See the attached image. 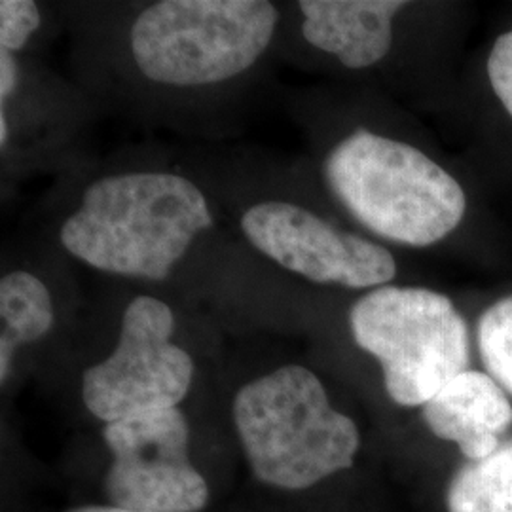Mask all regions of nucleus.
I'll return each instance as SVG.
<instances>
[{
    "instance_id": "nucleus-1",
    "label": "nucleus",
    "mask_w": 512,
    "mask_h": 512,
    "mask_svg": "<svg viewBox=\"0 0 512 512\" xmlns=\"http://www.w3.org/2000/svg\"><path fill=\"white\" fill-rule=\"evenodd\" d=\"M213 226L202 188L173 171H128L93 181L63 220V249L93 270L164 281Z\"/></svg>"
},
{
    "instance_id": "nucleus-2",
    "label": "nucleus",
    "mask_w": 512,
    "mask_h": 512,
    "mask_svg": "<svg viewBox=\"0 0 512 512\" xmlns=\"http://www.w3.org/2000/svg\"><path fill=\"white\" fill-rule=\"evenodd\" d=\"M232 423L249 473L275 494H308L348 473L363 444L359 425L334 408L317 372L296 363L241 385Z\"/></svg>"
},
{
    "instance_id": "nucleus-3",
    "label": "nucleus",
    "mask_w": 512,
    "mask_h": 512,
    "mask_svg": "<svg viewBox=\"0 0 512 512\" xmlns=\"http://www.w3.org/2000/svg\"><path fill=\"white\" fill-rule=\"evenodd\" d=\"M323 177L353 219L399 245L439 243L467 209L461 184L433 158L368 129H355L330 150Z\"/></svg>"
},
{
    "instance_id": "nucleus-4",
    "label": "nucleus",
    "mask_w": 512,
    "mask_h": 512,
    "mask_svg": "<svg viewBox=\"0 0 512 512\" xmlns=\"http://www.w3.org/2000/svg\"><path fill=\"white\" fill-rule=\"evenodd\" d=\"M277 23L279 12L266 0H160L133 21L131 57L156 84H222L255 67Z\"/></svg>"
},
{
    "instance_id": "nucleus-5",
    "label": "nucleus",
    "mask_w": 512,
    "mask_h": 512,
    "mask_svg": "<svg viewBox=\"0 0 512 512\" xmlns=\"http://www.w3.org/2000/svg\"><path fill=\"white\" fill-rule=\"evenodd\" d=\"M357 348L382 368L387 397L421 408L471 363V336L446 294L384 285L357 298L349 310Z\"/></svg>"
},
{
    "instance_id": "nucleus-6",
    "label": "nucleus",
    "mask_w": 512,
    "mask_h": 512,
    "mask_svg": "<svg viewBox=\"0 0 512 512\" xmlns=\"http://www.w3.org/2000/svg\"><path fill=\"white\" fill-rule=\"evenodd\" d=\"M177 319L164 300L141 294L122 315L116 346L84 370L80 397L93 418L105 423L139 414L181 408L196 363L175 342Z\"/></svg>"
},
{
    "instance_id": "nucleus-7",
    "label": "nucleus",
    "mask_w": 512,
    "mask_h": 512,
    "mask_svg": "<svg viewBox=\"0 0 512 512\" xmlns=\"http://www.w3.org/2000/svg\"><path fill=\"white\" fill-rule=\"evenodd\" d=\"M109 463L105 503L137 512H205L213 490L192 454V425L181 408L105 423Z\"/></svg>"
},
{
    "instance_id": "nucleus-8",
    "label": "nucleus",
    "mask_w": 512,
    "mask_h": 512,
    "mask_svg": "<svg viewBox=\"0 0 512 512\" xmlns=\"http://www.w3.org/2000/svg\"><path fill=\"white\" fill-rule=\"evenodd\" d=\"M245 239L277 266L311 283L378 289L397 277L389 249L283 200L251 205L239 220Z\"/></svg>"
},
{
    "instance_id": "nucleus-9",
    "label": "nucleus",
    "mask_w": 512,
    "mask_h": 512,
    "mask_svg": "<svg viewBox=\"0 0 512 512\" xmlns=\"http://www.w3.org/2000/svg\"><path fill=\"white\" fill-rule=\"evenodd\" d=\"M429 431L458 446L465 461L492 456L512 427L507 391L488 372L465 370L421 406Z\"/></svg>"
},
{
    "instance_id": "nucleus-10",
    "label": "nucleus",
    "mask_w": 512,
    "mask_h": 512,
    "mask_svg": "<svg viewBox=\"0 0 512 512\" xmlns=\"http://www.w3.org/2000/svg\"><path fill=\"white\" fill-rule=\"evenodd\" d=\"M403 0H300L302 35L346 69H368L391 50L393 19Z\"/></svg>"
},
{
    "instance_id": "nucleus-11",
    "label": "nucleus",
    "mask_w": 512,
    "mask_h": 512,
    "mask_svg": "<svg viewBox=\"0 0 512 512\" xmlns=\"http://www.w3.org/2000/svg\"><path fill=\"white\" fill-rule=\"evenodd\" d=\"M0 384L14 374L19 348L37 344L55 325L54 298L48 285L27 270H14L0 279Z\"/></svg>"
},
{
    "instance_id": "nucleus-12",
    "label": "nucleus",
    "mask_w": 512,
    "mask_h": 512,
    "mask_svg": "<svg viewBox=\"0 0 512 512\" xmlns=\"http://www.w3.org/2000/svg\"><path fill=\"white\" fill-rule=\"evenodd\" d=\"M448 512H512V439L492 456L465 461L446 488Z\"/></svg>"
},
{
    "instance_id": "nucleus-13",
    "label": "nucleus",
    "mask_w": 512,
    "mask_h": 512,
    "mask_svg": "<svg viewBox=\"0 0 512 512\" xmlns=\"http://www.w3.org/2000/svg\"><path fill=\"white\" fill-rule=\"evenodd\" d=\"M478 351L486 372L512 395V294L482 313Z\"/></svg>"
},
{
    "instance_id": "nucleus-14",
    "label": "nucleus",
    "mask_w": 512,
    "mask_h": 512,
    "mask_svg": "<svg viewBox=\"0 0 512 512\" xmlns=\"http://www.w3.org/2000/svg\"><path fill=\"white\" fill-rule=\"evenodd\" d=\"M40 10L33 0L0 2V50L21 52L40 27Z\"/></svg>"
},
{
    "instance_id": "nucleus-15",
    "label": "nucleus",
    "mask_w": 512,
    "mask_h": 512,
    "mask_svg": "<svg viewBox=\"0 0 512 512\" xmlns=\"http://www.w3.org/2000/svg\"><path fill=\"white\" fill-rule=\"evenodd\" d=\"M488 76L497 99L512 118V31L495 40L488 57Z\"/></svg>"
},
{
    "instance_id": "nucleus-16",
    "label": "nucleus",
    "mask_w": 512,
    "mask_h": 512,
    "mask_svg": "<svg viewBox=\"0 0 512 512\" xmlns=\"http://www.w3.org/2000/svg\"><path fill=\"white\" fill-rule=\"evenodd\" d=\"M19 86V63L16 54L0 50V99L2 107Z\"/></svg>"
},
{
    "instance_id": "nucleus-17",
    "label": "nucleus",
    "mask_w": 512,
    "mask_h": 512,
    "mask_svg": "<svg viewBox=\"0 0 512 512\" xmlns=\"http://www.w3.org/2000/svg\"><path fill=\"white\" fill-rule=\"evenodd\" d=\"M65 512H137L128 511V509H122V507H116V505H110V503H86V505H78L73 509H67Z\"/></svg>"
},
{
    "instance_id": "nucleus-18",
    "label": "nucleus",
    "mask_w": 512,
    "mask_h": 512,
    "mask_svg": "<svg viewBox=\"0 0 512 512\" xmlns=\"http://www.w3.org/2000/svg\"><path fill=\"white\" fill-rule=\"evenodd\" d=\"M8 137H10V126L6 120V110H0V145L2 148L8 145Z\"/></svg>"
}]
</instances>
